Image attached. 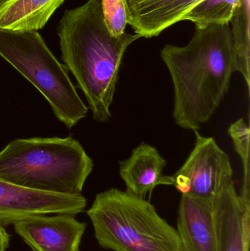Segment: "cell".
I'll list each match as a JSON object with an SVG mask.
<instances>
[{"mask_svg": "<svg viewBox=\"0 0 250 251\" xmlns=\"http://www.w3.org/2000/svg\"><path fill=\"white\" fill-rule=\"evenodd\" d=\"M161 57L174 87L175 122L185 129L198 131L221 104L236 72L229 24L196 28L187 45L167 44Z\"/></svg>", "mask_w": 250, "mask_h": 251, "instance_id": "1", "label": "cell"}, {"mask_svg": "<svg viewBox=\"0 0 250 251\" xmlns=\"http://www.w3.org/2000/svg\"><path fill=\"white\" fill-rule=\"evenodd\" d=\"M57 35L65 66L85 94L94 120L108 122L123 54L140 36L112 35L104 21L101 0H88L80 7L66 10Z\"/></svg>", "mask_w": 250, "mask_h": 251, "instance_id": "2", "label": "cell"}, {"mask_svg": "<svg viewBox=\"0 0 250 251\" xmlns=\"http://www.w3.org/2000/svg\"><path fill=\"white\" fill-rule=\"evenodd\" d=\"M93 162L72 137L17 139L0 151V180L24 188L82 194Z\"/></svg>", "mask_w": 250, "mask_h": 251, "instance_id": "3", "label": "cell"}, {"mask_svg": "<svg viewBox=\"0 0 250 251\" xmlns=\"http://www.w3.org/2000/svg\"><path fill=\"white\" fill-rule=\"evenodd\" d=\"M98 244L114 251H182L177 230L145 199L112 188L88 210Z\"/></svg>", "mask_w": 250, "mask_h": 251, "instance_id": "4", "label": "cell"}, {"mask_svg": "<svg viewBox=\"0 0 250 251\" xmlns=\"http://www.w3.org/2000/svg\"><path fill=\"white\" fill-rule=\"evenodd\" d=\"M0 56L41 92L68 128L86 117L88 108L70 81L68 69L38 31L0 29Z\"/></svg>", "mask_w": 250, "mask_h": 251, "instance_id": "5", "label": "cell"}, {"mask_svg": "<svg viewBox=\"0 0 250 251\" xmlns=\"http://www.w3.org/2000/svg\"><path fill=\"white\" fill-rule=\"evenodd\" d=\"M195 147L182 168L172 176L173 186L182 194L213 200L231 183L233 171L228 155L213 137L198 131Z\"/></svg>", "mask_w": 250, "mask_h": 251, "instance_id": "6", "label": "cell"}, {"mask_svg": "<svg viewBox=\"0 0 250 251\" xmlns=\"http://www.w3.org/2000/svg\"><path fill=\"white\" fill-rule=\"evenodd\" d=\"M86 205L82 194L36 191L0 180V224L3 226L41 215L75 216L83 212Z\"/></svg>", "mask_w": 250, "mask_h": 251, "instance_id": "7", "label": "cell"}, {"mask_svg": "<svg viewBox=\"0 0 250 251\" xmlns=\"http://www.w3.org/2000/svg\"><path fill=\"white\" fill-rule=\"evenodd\" d=\"M86 227L70 215L32 217L14 225L32 251H80Z\"/></svg>", "mask_w": 250, "mask_h": 251, "instance_id": "8", "label": "cell"}, {"mask_svg": "<svg viewBox=\"0 0 250 251\" xmlns=\"http://www.w3.org/2000/svg\"><path fill=\"white\" fill-rule=\"evenodd\" d=\"M217 251H249L250 206L236 192L234 182L213 199Z\"/></svg>", "mask_w": 250, "mask_h": 251, "instance_id": "9", "label": "cell"}, {"mask_svg": "<svg viewBox=\"0 0 250 251\" xmlns=\"http://www.w3.org/2000/svg\"><path fill=\"white\" fill-rule=\"evenodd\" d=\"M178 214L182 251H217L212 200L182 194Z\"/></svg>", "mask_w": 250, "mask_h": 251, "instance_id": "10", "label": "cell"}, {"mask_svg": "<svg viewBox=\"0 0 250 251\" xmlns=\"http://www.w3.org/2000/svg\"><path fill=\"white\" fill-rule=\"evenodd\" d=\"M202 0H123L128 24L140 38L157 36Z\"/></svg>", "mask_w": 250, "mask_h": 251, "instance_id": "11", "label": "cell"}, {"mask_svg": "<svg viewBox=\"0 0 250 251\" xmlns=\"http://www.w3.org/2000/svg\"><path fill=\"white\" fill-rule=\"evenodd\" d=\"M165 159L154 146L142 143L134 149L130 157L120 162V175L126 191L145 199L159 185H173L172 176L163 175Z\"/></svg>", "mask_w": 250, "mask_h": 251, "instance_id": "12", "label": "cell"}, {"mask_svg": "<svg viewBox=\"0 0 250 251\" xmlns=\"http://www.w3.org/2000/svg\"><path fill=\"white\" fill-rule=\"evenodd\" d=\"M65 0H10L0 8V29H42Z\"/></svg>", "mask_w": 250, "mask_h": 251, "instance_id": "13", "label": "cell"}, {"mask_svg": "<svg viewBox=\"0 0 250 251\" xmlns=\"http://www.w3.org/2000/svg\"><path fill=\"white\" fill-rule=\"evenodd\" d=\"M230 22L236 72L242 74L250 90V0L241 1Z\"/></svg>", "mask_w": 250, "mask_h": 251, "instance_id": "14", "label": "cell"}, {"mask_svg": "<svg viewBox=\"0 0 250 251\" xmlns=\"http://www.w3.org/2000/svg\"><path fill=\"white\" fill-rule=\"evenodd\" d=\"M242 0H202L192 7L183 20L191 21L196 28H204L211 25H227Z\"/></svg>", "mask_w": 250, "mask_h": 251, "instance_id": "15", "label": "cell"}, {"mask_svg": "<svg viewBox=\"0 0 250 251\" xmlns=\"http://www.w3.org/2000/svg\"><path fill=\"white\" fill-rule=\"evenodd\" d=\"M228 134L233 140L235 151L240 156L243 164L244 181L239 196L245 204L250 206V127L244 119L232 124Z\"/></svg>", "mask_w": 250, "mask_h": 251, "instance_id": "16", "label": "cell"}, {"mask_svg": "<svg viewBox=\"0 0 250 251\" xmlns=\"http://www.w3.org/2000/svg\"><path fill=\"white\" fill-rule=\"evenodd\" d=\"M101 9L109 31L114 36L125 33L128 24L123 0H101Z\"/></svg>", "mask_w": 250, "mask_h": 251, "instance_id": "17", "label": "cell"}, {"mask_svg": "<svg viewBox=\"0 0 250 251\" xmlns=\"http://www.w3.org/2000/svg\"><path fill=\"white\" fill-rule=\"evenodd\" d=\"M10 243V236L4 229V226L0 224V251L7 250Z\"/></svg>", "mask_w": 250, "mask_h": 251, "instance_id": "18", "label": "cell"}, {"mask_svg": "<svg viewBox=\"0 0 250 251\" xmlns=\"http://www.w3.org/2000/svg\"><path fill=\"white\" fill-rule=\"evenodd\" d=\"M10 0H0V8L2 7L4 4H5L6 3L8 2Z\"/></svg>", "mask_w": 250, "mask_h": 251, "instance_id": "19", "label": "cell"}]
</instances>
